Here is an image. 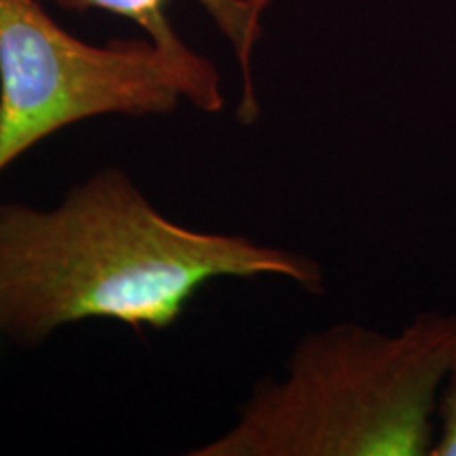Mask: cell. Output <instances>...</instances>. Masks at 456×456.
Here are the masks:
<instances>
[{
    "mask_svg": "<svg viewBox=\"0 0 456 456\" xmlns=\"http://www.w3.org/2000/svg\"><path fill=\"white\" fill-rule=\"evenodd\" d=\"M180 102L224 106L222 78L195 49L151 38L91 45L66 32L43 0H0V174L55 131L104 114H167Z\"/></svg>",
    "mask_w": 456,
    "mask_h": 456,
    "instance_id": "cell-3",
    "label": "cell"
},
{
    "mask_svg": "<svg viewBox=\"0 0 456 456\" xmlns=\"http://www.w3.org/2000/svg\"><path fill=\"white\" fill-rule=\"evenodd\" d=\"M43 3L57 4L66 11H78V13L106 11V13L134 21L157 47L167 51L188 49L167 15L169 0H43ZM197 3L212 17L216 28L235 51L243 85L237 114L241 123H254L260 106L254 89L252 57L262 34V15L271 0H197Z\"/></svg>",
    "mask_w": 456,
    "mask_h": 456,
    "instance_id": "cell-4",
    "label": "cell"
},
{
    "mask_svg": "<svg viewBox=\"0 0 456 456\" xmlns=\"http://www.w3.org/2000/svg\"><path fill=\"white\" fill-rule=\"evenodd\" d=\"M437 414L442 420L440 437L433 442L429 456H456V366L442 385Z\"/></svg>",
    "mask_w": 456,
    "mask_h": 456,
    "instance_id": "cell-5",
    "label": "cell"
},
{
    "mask_svg": "<svg viewBox=\"0 0 456 456\" xmlns=\"http://www.w3.org/2000/svg\"><path fill=\"white\" fill-rule=\"evenodd\" d=\"M265 275L323 288L315 260L165 218L121 169L98 171L53 209L0 205V334L20 345L91 317L165 330L212 279Z\"/></svg>",
    "mask_w": 456,
    "mask_h": 456,
    "instance_id": "cell-1",
    "label": "cell"
},
{
    "mask_svg": "<svg viewBox=\"0 0 456 456\" xmlns=\"http://www.w3.org/2000/svg\"><path fill=\"white\" fill-rule=\"evenodd\" d=\"M456 366V313L395 336L342 323L306 336L281 380H262L237 423L195 456H425Z\"/></svg>",
    "mask_w": 456,
    "mask_h": 456,
    "instance_id": "cell-2",
    "label": "cell"
}]
</instances>
